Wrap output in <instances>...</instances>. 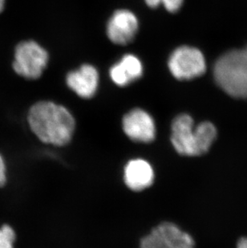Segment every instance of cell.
Returning a JSON list of instances; mask_svg holds the SVG:
<instances>
[{"label":"cell","mask_w":247,"mask_h":248,"mask_svg":"<svg viewBox=\"0 0 247 248\" xmlns=\"http://www.w3.org/2000/svg\"><path fill=\"white\" fill-rule=\"evenodd\" d=\"M28 122L33 134L45 144L63 146L70 142L76 122L68 108L51 101H40L29 109Z\"/></svg>","instance_id":"obj_1"},{"label":"cell","mask_w":247,"mask_h":248,"mask_svg":"<svg viewBox=\"0 0 247 248\" xmlns=\"http://www.w3.org/2000/svg\"><path fill=\"white\" fill-rule=\"evenodd\" d=\"M217 136L215 124L203 122L194 125L189 114L175 117L171 125L170 140L174 150L182 156L198 157L210 150Z\"/></svg>","instance_id":"obj_2"},{"label":"cell","mask_w":247,"mask_h":248,"mask_svg":"<svg viewBox=\"0 0 247 248\" xmlns=\"http://www.w3.org/2000/svg\"><path fill=\"white\" fill-rule=\"evenodd\" d=\"M214 76L226 93L233 98L247 99V47L220 56L214 67Z\"/></svg>","instance_id":"obj_3"},{"label":"cell","mask_w":247,"mask_h":248,"mask_svg":"<svg viewBox=\"0 0 247 248\" xmlns=\"http://www.w3.org/2000/svg\"><path fill=\"white\" fill-rule=\"evenodd\" d=\"M47 62V51L35 41H24L15 47L13 68L18 75L26 79L35 80L40 78Z\"/></svg>","instance_id":"obj_4"},{"label":"cell","mask_w":247,"mask_h":248,"mask_svg":"<svg viewBox=\"0 0 247 248\" xmlns=\"http://www.w3.org/2000/svg\"><path fill=\"white\" fill-rule=\"evenodd\" d=\"M169 68L177 80H192L205 73V57L200 50L182 46L173 51L169 59Z\"/></svg>","instance_id":"obj_5"},{"label":"cell","mask_w":247,"mask_h":248,"mask_svg":"<svg viewBox=\"0 0 247 248\" xmlns=\"http://www.w3.org/2000/svg\"><path fill=\"white\" fill-rule=\"evenodd\" d=\"M140 248H195V242L175 223L165 222L141 239Z\"/></svg>","instance_id":"obj_6"},{"label":"cell","mask_w":247,"mask_h":248,"mask_svg":"<svg viewBox=\"0 0 247 248\" xmlns=\"http://www.w3.org/2000/svg\"><path fill=\"white\" fill-rule=\"evenodd\" d=\"M124 134L137 142L149 143L156 138V124L149 112L134 108L126 113L122 121Z\"/></svg>","instance_id":"obj_7"},{"label":"cell","mask_w":247,"mask_h":248,"mask_svg":"<svg viewBox=\"0 0 247 248\" xmlns=\"http://www.w3.org/2000/svg\"><path fill=\"white\" fill-rule=\"evenodd\" d=\"M138 25V18L133 12L118 10L108 23V37L116 45H127L135 38Z\"/></svg>","instance_id":"obj_8"},{"label":"cell","mask_w":247,"mask_h":248,"mask_svg":"<svg viewBox=\"0 0 247 248\" xmlns=\"http://www.w3.org/2000/svg\"><path fill=\"white\" fill-rule=\"evenodd\" d=\"M67 84L82 98L89 99L96 94L99 84V74L96 68L84 64L67 76Z\"/></svg>","instance_id":"obj_9"},{"label":"cell","mask_w":247,"mask_h":248,"mask_svg":"<svg viewBox=\"0 0 247 248\" xmlns=\"http://www.w3.org/2000/svg\"><path fill=\"white\" fill-rule=\"evenodd\" d=\"M154 170L149 162L144 159L131 160L124 170L125 185L133 191H142L154 183Z\"/></svg>","instance_id":"obj_10"},{"label":"cell","mask_w":247,"mask_h":248,"mask_svg":"<svg viewBox=\"0 0 247 248\" xmlns=\"http://www.w3.org/2000/svg\"><path fill=\"white\" fill-rule=\"evenodd\" d=\"M142 75V63L134 55L124 56L119 62L110 68V78L118 86H127L141 78Z\"/></svg>","instance_id":"obj_11"},{"label":"cell","mask_w":247,"mask_h":248,"mask_svg":"<svg viewBox=\"0 0 247 248\" xmlns=\"http://www.w3.org/2000/svg\"><path fill=\"white\" fill-rule=\"evenodd\" d=\"M15 232L9 225L0 227V248H14Z\"/></svg>","instance_id":"obj_12"},{"label":"cell","mask_w":247,"mask_h":248,"mask_svg":"<svg viewBox=\"0 0 247 248\" xmlns=\"http://www.w3.org/2000/svg\"><path fill=\"white\" fill-rule=\"evenodd\" d=\"M145 2L152 8H156L163 4L168 12H177L182 7L183 0H145Z\"/></svg>","instance_id":"obj_13"},{"label":"cell","mask_w":247,"mask_h":248,"mask_svg":"<svg viewBox=\"0 0 247 248\" xmlns=\"http://www.w3.org/2000/svg\"><path fill=\"white\" fill-rule=\"evenodd\" d=\"M7 166L2 155H0V187L7 183Z\"/></svg>","instance_id":"obj_14"},{"label":"cell","mask_w":247,"mask_h":248,"mask_svg":"<svg viewBox=\"0 0 247 248\" xmlns=\"http://www.w3.org/2000/svg\"><path fill=\"white\" fill-rule=\"evenodd\" d=\"M237 248H247V238L239 239L237 244Z\"/></svg>","instance_id":"obj_15"},{"label":"cell","mask_w":247,"mask_h":248,"mask_svg":"<svg viewBox=\"0 0 247 248\" xmlns=\"http://www.w3.org/2000/svg\"><path fill=\"white\" fill-rule=\"evenodd\" d=\"M5 0H0V12H2L4 7Z\"/></svg>","instance_id":"obj_16"}]
</instances>
